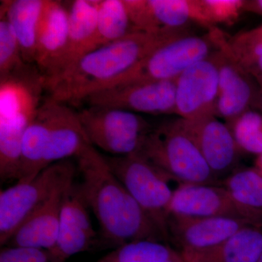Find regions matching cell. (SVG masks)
Listing matches in <instances>:
<instances>
[{"instance_id":"6","label":"cell","mask_w":262,"mask_h":262,"mask_svg":"<svg viewBox=\"0 0 262 262\" xmlns=\"http://www.w3.org/2000/svg\"><path fill=\"white\" fill-rule=\"evenodd\" d=\"M215 50L209 33L204 36L184 33L164 42L134 68L96 91L136 82L177 80L183 72L208 58Z\"/></svg>"},{"instance_id":"30","label":"cell","mask_w":262,"mask_h":262,"mask_svg":"<svg viewBox=\"0 0 262 262\" xmlns=\"http://www.w3.org/2000/svg\"><path fill=\"white\" fill-rule=\"evenodd\" d=\"M212 25H232L244 13L245 0H201Z\"/></svg>"},{"instance_id":"36","label":"cell","mask_w":262,"mask_h":262,"mask_svg":"<svg viewBox=\"0 0 262 262\" xmlns=\"http://www.w3.org/2000/svg\"><path fill=\"white\" fill-rule=\"evenodd\" d=\"M258 262H262V253L261 256H260L259 259H258Z\"/></svg>"},{"instance_id":"27","label":"cell","mask_w":262,"mask_h":262,"mask_svg":"<svg viewBox=\"0 0 262 262\" xmlns=\"http://www.w3.org/2000/svg\"><path fill=\"white\" fill-rule=\"evenodd\" d=\"M232 56L262 87V26L227 39Z\"/></svg>"},{"instance_id":"13","label":"cell","mask_w":262,"mask_h":262,"mask_svg":"<svg viewBox=\"0 0 262 262\" xmlns=\"http://www.w3.org/2000/svg\"><path fill=\"white\" fill-rule=\"evenodd\" d=\"M88 208L77 185L71 184L63 195L56 244L48 251L52 262H66L71 256L94 247L96 233Z\"/></svg>"},{"instance_id":"28","label":"cell","mask_w":262,"mask_h":262,"mask_svg":"<svg viewBox=\"0 0 262 262\" xmlns=\"http://www.w3.org/2000/svg\"><path fill=\"white\" fill-rule=\"evenodd\" d=\"M241 153L262 154V114L248 110L233 121L227 123Z\"/></svg>"},{"instance_id":"26","label":"cell","mask_w":262,"mask_h":262,"mask_svg":"<svg viewBox=\"0 0 262 262\" xmlns=\"http://www.w3.org/2000/svg\"><path fill=\"white\" fill-rule=\"evenodd\" d=\"M134 32L124 0H98L97 34L101 47Z\"/></svg>"},{"instance_id":"1","label":"cell","mask_w":262,"mask_h":262,"mask_svg":"<svg viewBox=\"0 0 262 262\" xmlns=\"http://www.w3.org/2000/svg\"><path fill=\"white\" fill-rule=\"evenodd\" d=\"M76 160L82 179L77 189L99 224L103 244L115 248L140 239L167 242L159 227L115 177L96 148L87 146Z\"/></svg>"},{"instance_id":"10","label":"cell","mask_w":262,"mask_h":262,"mask_svg":"<svg viewBox=\"0 0 262 262\" xmlns=\"http://www.w3.org/2000/svg\"><path fill=\"white\" fill-rule=\"evenodd\" d=\"M177 80L136 82L100 90L84 98L89 106L136 114H175Z\"/></svg>"},{"instance_id":"3","label":"cell","mask_w":262,"mask_h":262,"mask_svg":"<svg viewBox=\"0 0 262 262\" xmlns=\"http://www.w3.org/2000/svg\"><path fill=\"white\" fill-rule=\"evenodd\" d=\"M46 80L34 64L25 63L0 77V178L17 181L24 134L42 105Z\"/></svg>"},{"instance_id":"32","label":"cell","mask_w":262,"mask_h":262,"mask_svg":"<svg viewBox=\"0 0 262 262\" xmlns=\"http://www.w3.org/2000/svg\"><path fill=\"white\" fill-rule=\"evenodd\" d=\"M0 262H52L49 251L42 248L3 246Z\"/></svg>"},{"instance_id":"5","label":"cell","mask_w":262,"mask_h":262,"mask_svg":"<svg viewBox=\"0 0 262 262\" xmlns=\"http://www.w3.org/2000/svg\"><path fill=\"white\" fill-rule=\"evenodd\" d=\"M77 163L72 159L51 164L28 181L16 182L0 193V245L58 191L74 182Z\"/></svg>"},{"instance_id":"25","label":"cell","mask_w":262,"mask_h":262,"mask_svg":"<svg viewBox=\"0 0 262 262\" xmlns=\"http://www.w3.org/2000/svg\"><path fill=\"white\" fill-rule=\"evenodd\" d=\"M94 262H186L178 250L165 241L140 239L114 248Z\"/></svg>"},{"instance_id":"9","label":"cell","mask_w":262,"mask_h":262,"mask_svg":"<svg viewBox=\"0 0 262 262\" xmlns=\"http://www.w3.org/2000/svg\"><path fill=\"white\" fill-rule=\"evenodd\" d=\"M209 33L216 48L215 56L219 68L215 115L229 123L253 107L259 85L232 56L224 33L217 27Z\"/></svg>"},{"instance_id":"14","label":"cell","mask_w":262,"mask_h":262,"mask_svg":"<svg viewBox=\"0 0 262 262\" xmlns=\"http://www.w3.org/2000/svg\"><path fill=\"white\" fill-rule=\"evenodd\" d=\"M180 119L217 179L234 171L242 153L227 124L215 115L193 119Z\"/></svg>"},{"instance_id":"24","label":"cell","mask_w":262,"mask_h":262,"mask_svg":"<svg viewBox=\"0 0 262 262\" xmlns=\"http://www.w3.org/2000/svg\"><path fill=\"white\" fill-rule=\"evenodd\" d=\"M160 30L187 29L191 24L214 28L206 14L201 0H149Z\"/></svg>"},{"instance_id":"31","label":"cell","mask_w":262,"mask_h":262,"mask_svg":"<svg viewBox=\"0 0 262 262\" xmlns=\"http://www.w3.org/2000/svg\"><path fill=\"white\" fill-rule=\"evenodd\" d=\"M133 28L135 32L158 33L160 30L155 21L149 0H124Z\"/></svg>"},{"instance_id":"34","label":"cell","mask_w":262,"mask_h":262,"mask_svg":"<svg viewBox=\"0 0 262 262\" xmlns=\"http://www.w3.org/2000/svg\"><path fill=\"white\" fill-rule=\"evenodd\" d=\"M253 108H256L257 111L262 114V87H259L257 98H256V101H255Z\"/></svg>"},{"instance_id":"21","label":"cell","mask_w":262,"mask_h":262,"mask_svg":"<svg viewBox=\"0 0 262 262\" xmlns=\"http://www.w3.org/2000/svg\"><path fill=\"white\" fill-rule=\"evenodd\" d=\"M53 105V100L46 98L24 134L16 182L30 180L44 169L43 163L51 132Z\"/></svg>"},{"instance_id":"29","label":"cell","mask_w":262,"mask_h":262,"mask_svg":"<svg viewBox=\"0 0 262 262\" xmlns=\"http://www.w3.org/2000/svg\"><path fill=\"white\" fill-rule=\"evenodd\" d=\"M14 31L5 15L0 19V77L25 64Z\"/></svg>"},{"instance_id":"2","label":"cell","mask_w":262,"mask_h":262,"mask_svg":"<svg viewBox=\"0 0 262 262\" xmlns=\"http://www.w3.org/2000/svg\"><path fill=\"white\" fill-rule=\"evenodd\" d=\"M187 29L158 33L134 32L84 56L68 72L46 85L49 97L63 103H77L103 84L134 68L147 55Z\"/></svg>"},{"instance_id":"4","label":"cell","mask_w":262,"mask_h":262,"mask_svg":"<svg viewBox=\"0 0 262 262\" xmlns=\"http://www.w3.org/2000/svg\"><path fill=\"white\" fill-rule=\"evenodd\" d=\"M139 154L179 184H219L179 118L153 126Z\"/></svg>"},{"instance_id":"18","label":"cell","mask_w":262,"mask_h":262,"mask_svg":"<svg viewBox=\"0 0 262 262\" xmlns=\"http://www.w3.org/2000/svg\"><path fill=\"white\" fill-rule=\"evenodd\" d=\"M53 101V120L45 154L44 168L61 160L77 158L91 144L77 113L66 103Z\"/></svg>"},{"instance_id":"11","label":"cell","mask_w":262,"mask_h":262,"mask_svg":"<svg viewBox=\"0 0 262 262\" xmlns=\"http://www.w3.org/2000/svg\"><path fill=\"white\" fill-rule=\"evenodd\" d=\"M218 92L219 68L214 51L177 79L176 115L184 120L215 115Z\"/></svg>"},{"instance_id":"33","label":"cell","mask_w":262,"mask_h":262,"mask_svg":"<svg viewBox=\"0 0 262 262\" xmlns=\"http://www.w3.org/2000/svg\"><path fill=\"white\" fill-rule=\"evenodd\" d=\"M244 11L262 16V0H245Z\"/></svg>"},{"instance_id":"16","label":"cell","mask_w":262,"mask_h":262,"mask_svg":"<svg viewBox=\"0 0 262 262\" xmlns=\"http://www.w3.org/2000/svg\"><path fill=\"white\" fill-rule=\"evenodd\" d=\"M169 215L187 218L232 217L246 220L222 184H179L173 191Z\"/></svg>"},{"instance_id":"22","label":"cell","mask_w":262,"mask_h":262,"mask_svg":"<svg viewBox=\"0 0 262 262\" xmlns=\"http://www.w3.org/2000/svg\"><path fill=\"white\" fill-rule=\"evenodd\" d=\"M45 0L3 1L1 14L5 15L14 31L24 62L34 64L38 24ZM35 65V64H34Z\"/></svg>"},{"instance_id":"20","label":"cell","mask_w":262,"mask_h":262,"mask_svg":"<svg viewBox=\"0 0 262 262\" xmlns=\"http://www.w3.org/2000/svg\"><path fill=\"white\" fill-rule=\"evenodd\" d=\"M261 253V225H248L211 249L181 254L186 262H258Z\"/></svg>"},{"instance_id":"8","label":"cell","mask_w":262,"mask_h":262,"mask_svg":"<svg viewBox=\"0 0 262 262\" xmlns=\"http://www.w3.org/2000/svg\"><path fill=\"white\" fill-rule=\"evenodd\" d=\"M77 115L90 143L110 156L139 154L153 128L141 115L117 108L89 106Z\"/></svg>"},{"instance_id":"19","label":"cell","mask_w":262,"mask_h":262,"mask_svg":"<svg viewBox=\"0 0 262 262\" xmlns=\"http://www.w3.org/2000/svg\"><path fill=\"white\" fill-rule=\"evenodd\" d=\"M69 187L55 193L47 203L34 212L17 229L5 246L42 248L48 251L54 247L63 195Z\"/></svg>"},{"instance_id":"15","label":"cell","mask_w":262,"mask_h":262,"mask_svg":"<svg viewBox=\"0 0 262 262\" xmlns=\"http://www.w3.org/2000/svg\"><path fill=\"white\" fill-rule=\"evenodd\" d=\"M70 12L61 2L45 0L36 40L35 64L46 82L59 73L68 42Z\"/></svg>"},{"instance_id":"35","label":"cell","mask_w":262,"mask_h":262,"mask_svg":"<svg viewBox=\"0 0 262 262\" xmlns=\"http://www.w3.org/2000/svg\"><path fill=\"white\" fill-rule=\"evenodd\" d=\"M253 168L256 169V170H258L262 175V154L256 157Z\"/></svg>"},{"instance_id":"37","label":"cell","mask_w":262,"mask_h":262,"mask_svg":"<svg viewBox=\"0 0 262 262\" xmlns=\"http://www.w3.org/2000/svg\"><path fill=\"white\" fill-rule=\"evenodd\" d=\"M261 25L262 26V24H261Z\"/></svg>"},{"instance_id":"12","label":"cell","mask_w":262,"mask_h":262,"mask_svg":"<svg viewBox=\"0 0 262 262\" xmlns=\"http://www.w3.org/2000/svg\"><path fill=\"white\" fill-rule=\"evenodd\" d=\"M248 225L254 224L232 217L170 216L167 232L181 253L199 252L215 247Z\"/></svg>"},{"instance_id":"17","label":"cell","mask_w":262,"mask_h":262,"mask_svg":"<svg viewBox=\"0 0 262 262\" xmlns=\"http://www.w3.org/2000/svg\"><path fill=\"white\" fill-rule=\"evenodd\" d=\"M98 0H75L70 12V29L67 51L59 73L46 84L64 75L82 58L100 46L97 34Z\"/></svg>"},{"instance_id":"23","label":"cell","mask_w":262,"mask_h":262,"mask_svg":"<svg viewBox=\"0 0 262 262\" xmlns=\"http://www.w3.org/2000/svg\"><path fill=\"white\" fill-rule=\"evenodd\" d=\"M244 218L262 225V175L254 168L235 169L222 181Z\"/></svg>"},{"instance_id":"7","label":"cell","mask_w":262,"mask_h":262,"mask_svg":"<svg viewBox=\"0 0 262 262\" xmlns=\"http://www.w3.org/2000/svg\"><path fill=\"white\" fill-rule=\"evenodd\" d=\"M104 158L112 172L168 241L167 225L174 191L170 187L171 178L139 154Z\"/></svg>"}]
</instances>
